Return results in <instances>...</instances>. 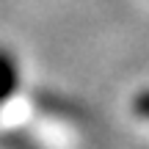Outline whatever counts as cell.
Here are the masks:
<instances>
[{"label": "cell", "mask_w": 149, "mask_h": 149, "mask_svg": "<svg viewBox=\"0 0 149 149\" xmlns=\"http://www.w3.org/2000/svg\"><path fill=\"white\" fill-rule=\"evenodd\" d=\"M14 80H17V69H14V61H8L3 53H0V97L8 94L14 88Z\"/></svg>", "instance_id": "6da1fadb"}]
</instances>
